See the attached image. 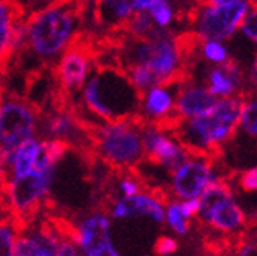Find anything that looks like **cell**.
Segmentation results:
<instances>
[{
    "label": "cell",
    "mask_w": 257,
    "mask_h": 256,
    "mask_svg": "<svg viewBox=\"0 0 257 256\" xmlns=\"http://www.w3.org/2000/svg\"><path fill=\"white\" fill-rule=\"evenodd\" d=\"M41 110L30 101L7 95L0 107V143L2 157L15 152L22 143L33 138L40 127Z\"/></svg>",
    "instance_id": "7"
},
{
    "label": "cell",
    "mask_w": 257,
    "mask_h": 256,
    "mask_svg": "<svg viewBox=\"0 0 257 256\" xmlns=\"http://www.w3.org/2000/svg\"><path fill=\"white\" fill-rule=\"evenodd\" d=\"M166 194L154 190L152 194H141L132 197H121L111 203L108 209L110 217L114 220L134 219V217H149L152 222L162 225L166 222V204L171 200L165 197Z\"/></svg>",
    "instance_id": "14"
},
{
    "label": "cell",
    "mask_w": 257,
    "mask_h": 256,
    "mask_svg": "<svg viewBox=\"0 0 257 256\" xmlns=\"http://www.w3.org/2000/svg\"><path fill=\"white\" fill-rule=\"evenodd\" d=\"M254 102H255V104H257V96H255V98H254Z\"/></svg>",
    "instance_id": "38"
},
{
    "label": "cell",
    "mask_w": 257,
    "mask_h": 256,
    "mask_svg": "<svg viewBox=\"0 0 257 256\" xmlns=\"http://www.w3.org/2000/svg\"><path fill=\"white\" fill-rule=\"evenodd\" d=\"M166 223L177 236H185L190 229V219L182 209L181 200H173L166 204Z\"/></svg>",
    "instance_id": "22"
},
{
    "label": "cell",
    "mask_w": 257,
    "mask_h": 256,
    "mask_svg": "<svg viewBox=\"0 0 257 256\" xmlns=\"http://www.w3.org/2000/svg\"><path fill=\"white\" fill-rule=\"evenodd\" d=\"M137 0H97V29L108 35L119 33L132 18Z\"/></svg>",
    "instance_id": "18"
},
{
    "label": "cell",
    "mask_w": 257,
    "mask_h": 256,
    "mask_svg": "<svg viewBox=\"0 0 257 256\" xmlns=\"http://www.w3.org/2000/svg\"><path fill=\"white\" fill-rule=\"evenodd\" d=\"M54 175V165L36 163L35 170L30 173L5 181L4 194L7 208H4V212L15 217L24 229L29 228V222L40 212L43 201L49 194Z\"/></svg>",
    "instance_id": "5"
},
{
    "label": "cell",
    "mask_w": 257,
    "mask_h": 256,
    "mask_svg": "<svg viewBox=\"0 0 257 256\" xmlns=\"http://www.w3.org/2000/svg\"><path fill=\"white\" fill-rule=\"evenodd\" d=\"M157 30L156 24H154L149 11H140V13H134L132 18L127 21V24L124 25V29L119 33H124L125 36L131 38H148L151 35H154Z\"/></svg>",
    "instance_id": "19"
},
{
    "label": "cell",
    "mask_w": 257,
    "mask_h": 256,
    "mask_svg": "<svg viewBox=\"0 0 257 256\" xmlns=\"http://www.w3.org/2000/svg\"><path fill=\"white\" fill-rule=\"evenodd\" d=\"M143 142L146 160L171 172L181 167L190 156V152L171 134L162 131L156 124H143Z\"/></svg>",
    "instance_id": "13"
},
{
    "label": "cell",
    "mask_w": 257,
    "mask_h": 256,
    "mask_svg": "<svg viewBox=\"0 0 257 256\" xmlns=\"http://www.w3.org/2000/svg\"><path fill=\"white\" fill-rule=\"evenodd\" d=\"M75 242L83 256H121L111 239V225L107 212L94 211L75 226Z\"/></svg>",
    "instance_id": "12"
},
{
    "label": "cell",
    "mask_w": 257,
    "mask_h": 256,
    "mask_svg": "<svg viewBox=\"0 0 257 256\" xmlns=\"http://www.w3.org/2000/svg\"><path fill=\"white\" fill-rule=\"evenodd\" d=\"M198 219L212 229L224 234L238 233L248 222L226 179H216L202 194Z\"/></svg>",
    "instance_id": "8"
},
{
    "label": "cell",
    "mask_w": 257,
    "mask_h": 256,
    "mask_svg": "<svg viewBox=\"0 0 257 256\" xmlns=\"http://www.w3.org/2000/svg\"><path fill=\"white\" fill-rule=\"evenodd\" d=\"M252 7L251 0L234 5L198 4L187 11L190 32L199 41H227L240 30L243 19Z\"/></svg>",
    "instance_id": "6"
},
{
    "label": "cell",
    "mask_w": 257,
    "mask_h": 256,
    "mask_svg": "<svg viewBox=\"0 0 257 256\" xmlns=\"http://www.w3.org/2000/svg\"><path fill=\"white\" fill-rule=\"evenodd\" d=\"M220 98H216L207 85H199L193 82H185L179 90L176 98L174 117L177 120H191L199 115L209 112Z\"/></svg>",
    "instance_id": "17"
},
{
    "label": "cell",
    "mask_w": 257,
    "mask_h": 256,
    "mask_svg": "<svg viewBox=\"0 0 257 256\" xmlns=\"http://www.w3.org/2000/svg\"><path fill=\"white\" fill-rule=\"evenodd\" d=\"M240 129L249 137H257V104L251 99H248L245 107H243Z\"/></svg>",
    "instance_id": "25"
},
{
    "label": "cell",
    "mask_w": 257,
    "mask_h": 256,
    "mask_svg": "<svg viewBox=\"0 0 257 256\" xmlns=\"http://www.w3.org/2000/svg\"><path fill=\"white\" fill-rule=\"evenodd\" d=\"M141 101L143 95L118 61L97 60L80 92V104L71 107L75 112L89 113L100 124H107L138 118Z\"/></svg>",
    "instance_id": "1"
},
{
    "label": "cell",
    "mask_w": 257,
    "mask_h": 256,
    "mask_svg": "<svg viewBox=\"0 0 257 256\" xmlns=\"http://www.w3.org/2000/svg\"><path fill=\"white\" fill-rule=\"evenodd\" d=\"M58 256H83L74 237H64L58 248Z\"/></svg>",
    "instance_id": "31"
},
{
    "label": "cell",
    "mask_w": 257,
    "mask_h": 256,
    "mask_svg": "<svg viewBox=\"0 0 257 256\" xmlns=\"http://www.w3.org/2000/svg\"><path fill=\"white\" fill-rule=\"evenodd\" d=\"M238 186L245 192H255L257 190V167L243 172L238 176Z\"/></svg>",
    "instance_id": "30"
},
{
    "label": "cell",
    "mask_w": 257,
    "mask_h": 256,
    "mask_svg": "<svg viewBox=\"0 0 257 256\" xmlns=\"http://www.w3.org/2000/svg\"><path fill=\"white\" fill-rule=\"evenodd\" d=\"M143 124L145 121L138 117L128 121L93 126V156L100 157L113 170L134 172L146 159Z\"/></svg>",
    "instance_id": "4"
},
{
    "label": "cell",
    "mask_w": 257,
    "mask_h": 256,
    "mask_svg": "<svg viewBox=\"0 0 257 256\" xmlns=\"http://www.w3.org/2000/svg\"><path fill=\"white\" fill-rule=\"evenodd\" d=\"M198 50L201 57L212 65H223L230 60L227 49L221 41H201Z\"/></svg>",
    "instance_id": "24"
},
{
    "label": "cell",
    "mask_w": 257,
    "mask_h": 256,
    "mask_svg": "<svg viewBox=\"0 0 257 256\" xmlns=\"http://www.w3.org/2000/svg\"><path fill=\"white\" fill-rule=\"evenodd\" d=\"M82 25L83 0H69L35 13L27 18V46L22 55L32 57L40 69L55 66L82 36Z\"/></svg>",
    "instance_id": "2"
},
{
    "label": "cell",
    "mask_w": 257,
    "mask_h": 256,
    "mask_svg": "<svg viewBox=\"0 0 257 256\" xmlns=\"http://www.w3.org/2000/svg\"><path fill=\"white\" fill-rule=\"evenodd\" d=\"M245 2V0H201V4H209V5H234V4H240Z\"/></svg>",
    "instance_id": "35"
},
{
    "label": "cell",
    "mask_w": 257,
    "mask_h": 256,
    "mask_svg": "<svg viewBox=\"0 0 257 256\" xmlns=\"http://www.w3.org/2000/svg\"><path fill=\"white\" fill-rule=\"evenodd\" d=\"M251 2H252L254 5H257V0H251Z\"/></svg>",
    "instance_id": "37"
},
{
    "label": "cell",
    "mask_w": 257,
    "mask_h": 256,
    "mask_svg": "<svg viewBox=\"0 0 257 256\" xmlns=\"http://www.w3.org/2000/svg\"><path fill=\"white\" fill-rule=\"evenodd\" d=\"M182 2L187 5V11L190 10V8H193V7H195V5H198V4H201V0H182ZM185 11V13H187Z\"/></svg>",
    "instance_id": "36"
},
{
    "label": "cell",
    "mask_w": 257,
    "mask_h": 256,
    "mask_svg": "<svg viewBox=\"0 0 257 256\" xmlns=\"http://www.w3.org/2000/svg\"><path fill=\"white\" fill-rule=\"evenodd\" d=\"M160 0H137L134 13H140V11H148L152 5H156Z\"/></svg>",
    "instance_id": "34"
},
{
    "label": "cell",
    "mask_w": 257,
    "mask_h": 256,
    "mask_svg": "<svg viewBox=\"0 0 257 256\" xmlns=\"http://www.w3.org/2000/svg\"><path fill=\"white\" fill-rule=\"evenodd\" d=\"M24 231V228L18 223L15 217L7 214L2 222V229H0V239H2V256H15V248L18 237Z\"/></svg>",
    "instance_id": "20"
},
{
    "label": "cell",
    "mask_w": 257,
    "mask_h": 256,
    "mask_svg": "<svg viewBox=\"0 0 257 256\" xmlns=\"http://www.w3.org/2000/svg\"><path fill=\"white\" fill-rule=\"evenodd\" d=\"M184 83L159 85L143 95L140 118L146 124H159L174 113L176 98Z\"/></svg>",
    "instance_id": "15"
},
{
    "label": "cell",
    "mask_w": 257,
    "mask_h": 256,
    "mask_svg": "<svg viewBox=\"0 0 257 256\" xmlns=\"http://www.w3.org/2000/svg\"><path fill=\"white\" fill-rule=\"evenodd\" d=\"M251 92L232 98L218 99L216 104L202 115L179 123L171 134L190 154L218 159L223 146L230 142L240 127L241 112Z\"/></svg>",
    "instance_id": "3"
},
{
    "label": "cell",
    "mask_w": 257,
    "mask_h": 256,
    "mask_svg": "<svg viewBox=\"0 0 257 256\" xmlns=\"http://www.w3.org/2000/svg\"><path fill=\"white\" fill-rule=\"evenodd\" d=\"M240 32L245 35L249 41H252L257 46V5L252 4L249 13L246 15V18L243 19Z\"/></svg>",
    "instance_id": "27"
},
{
    "label": "cell",
    "mask_w": 257,
    "mask_h": 256,
    "mask_svg": "<svg viewBox=\"0 0 257 256\" xmlns=\"http://www.w3.org/2000/svg\"><path fill=\"white\" fill-rule=\"evenodd\" d=\"M64 237L75 239V226L68 220L50 219L36 229L21 231L15 256H58V248Z\"/></svg>",
    "instance_id": "10"
},
{
    "label": "cell",
    "mask_w": 257,
    "mask_h": 256,
    "mask_svg": "<svg viewBox=\"0 0 257 256\" xmlns=\"http://www.w3.org/2000/svg\"><path fill=\"white\" fill-rule=\"evenodd\" d=\"M177 240L171 236H160L154 244V253L157 256H170L177 250Z\"/></svg>",
    "instance_id": "28"
},
{
    "label": "cell",
    "mask_w": 257,
    "mask_h": 256,
    "mask_svg": "<svg viewBox=\"0 0 257 256\" xmlns=\"http://www.w3.org/2000/svg\"><path fill=\"white\" fill-rule=\"evenodd\" d=\"M97 63L93 38L80 36L54 66V77L61 98L69 104L71 96L82 92Z\"/></svg>",
    "instance_id": "9"
},
{
    "label": "cell",
    "mask_w": 257,
    "mask_h": 256,
    "mask_svg": "<svg viewBox=\"0 0 257 256\" xmlns=\"http://www.w3.org/2000/svg\"><path fill=\"white\" fill-rule=\"evenodd\" d=\"M232 256H257V244H241Z\"/></svg>",
    "instance_id": "32"
},
{
    "label": "cell",
    "mask_w": 257,
    "mask_h": 256,
    "mask_svg": "<svg viewBox=\"0 0 257 256\" xmlns=\"http://www.w3.org/2000/svg\"><path fill=\"white\" fill-rule=\"evenodd\" d=\"M128 74V77H131L132 83L137 87V90L145 95L146 92H149L151 88L154 87H159L162 85L159 77L156 74H154L151 69H148L146 66H141V65H128L124 68Z\"/></svg>",
    "instance_id": "21"
},
{
    "label": "cell",
    "mask_w": 257,
    "mask_h": 256,
    "mask_svg": "<svg viewBox=\"0 0 257 256\" xmlns=\"http://www.w3.org/2000/svg\"><path fill=\"white\" fill-rule=\"evenodd\" d=\"M18 5L22 8V11L27 16H32L38 11H43L46 8H50L54 5H60L64 2H69V0H16Z\"/></svg>",
    "instance_id": "26"
},
{
    "label": "cell",
    "mask_w": 257,
    "mask_h": 256,
    "mask_svg": "<svg viewBox=\"0 0 257 256\" xmlns=\"http://www.w3.org/2000/svg\"><path fill=\"white\" fill-rule=\"evenodd\" d=\"M148 11L154 24H156V27L160 30H170L174 19L177 18V11L171 0H160L156 5H152Z\"/></svg>",
    "instance_id": "23"
},
{
    "label": "cell",
    "mask_w": 257,
    "mask_h": 256,
    "mask_svg": "<svg viewBox=\"0 0 257 256\" xmlns=\"http://www.w3.org/2000/svg\"><path fill=\"white\" fill-rule=\"evenodd\" d=\"M118 189H119V194L122 197H132V195H137V194H141V184H140V179L134 178L132 175H127V176H122L119 179V184H118Z\"/></svg>",
    "instance_id": "29"
},
{
    "label": "cell",
    "mask_w": 257,
    "mask_h": 256,
    "mask_svg": "<svg viewBox=\"0 0 257 256\" xmlns=\"http://www.w3.org/2000/svg\"><path fill=\"white\" fill-rule=\"evenodd\" d=\"M246 82L249 83L251 88H257V54H255L252 65H251V68H249V71H248Z\"/></svg>",
    "instance_id": "33"
},
{
    "label": "cell",
    "mask_w": 257,
    "mask_h": 256,
    "mask_svg": "<svg viewBox=\"0 0 257 256\" xmlns=\"http://www.w3.org/2000/svg\"><path fill=\"white\" fill-rule=\"evenodd\" d=\"M215 160L212 157L190 154L181 167L173 172V195L177 200L201 198L209 186L220 179L215 175Z\"/></svg>",
    "instance_id": "11"
},
{
    "label": "cell",
    "mask_w": 257,
    "mask_h": 256,
    "mask_svg": "<svg viewBox=\"0 0 257 256\" xmlns=\"http://www.w3.org/2000/svg\"><path fill=\"white\" fill-rule=\"evenodd\" d=\"M207 88L216 98H232L241 93H246L245 83L246 75L243 72L238 61L230 58L223 65H213L207 69Z\"/></svg>",
    "instance_id": "16"
}]
</instances>
